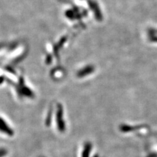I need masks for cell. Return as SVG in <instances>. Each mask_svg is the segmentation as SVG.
Instances as JSON below:
<instances>
[{
	"mask_svg": "<svg viewBox=\"0 0 157 157\" xmlns=\"http://www.w3.org/2000/svg\"><path fill=\"white\" fill-rule=\"evenodd\" d=\"M63 111L62 106L60 104H58L57 107L56 112V122L58 127V130L61 132H64L65 130V123L63 121Z\"/></svg>",
	"mask_w": 157,
	"mask_h": 157,
	"instance_id": "6da1fadb",
	"label": "cell"
},
{
	"mask_svg": "<svg viewBox=\"0 0 157 157\" xmlns=\"http://www.w3.org/2000/svg\"><path fill=\"white\" fill-rule=\"evenodd\" d=\"M0 130L4 132V133H6L9 136H12L13 134V130L10 128L6 124V122L2 118H0Z\"/></svg>",
	"mask_w": 157,
	"mask_h": 157,
	"instance_id": "7a4b0ae2",
	"label": "cell"
},
{
	"mask_svg": "<svg viewBox=\"0 0 157 157\" xmlns=\"http://www.w3.org/2000/svg\"><path fill=\"white\" fill-rule=\"evenodd\" d=\"M93 71H94V67L92 66H87L84 69H82V70H80L79 71H78L77 76L79 77H82L90 74V73H92Z\"/></svg>",
	"mask_w": 157,
	"mask_h": 157,
	"instance_id": "3957f363",
	"label": "cell"
},
{
	"mask_svg": "<svg viewBox=\"0 0 157 157\" xmlns=\"http://www.w3.org/2000/svg\"><path fill=\"white\" fill-rule=\"evenodd\" d=\"M92 146L90 144H87L85 147V149L83 151V153H82V157H88L90 155V152L91 151Z\"/></svg>",
	"mask_w": 157,
	"mask_h": 157,
	"instance_id": "277c9868",
	"label": "cell"
},
{
	"mask_svg": "<svg viewBox=\"0 0 157 157\" xmlns=\"http://www.w3.org/2000/svg\"><path fill=\"white\" fill-rule=\"evenodd\" d=\"M22 94H23L24 95L29 96V97H31V96H33L32 92L30 90H29L28 88H27V87L23 88L22 89Z\"/></svg>",
	"mask_w": 157,
	"mask_h": 157,
	"instance_id": "5b68a950",
	"label": "cell"
},
{
	"mask_svg": "<svg viewBox=\"0 0 157 157\" xmlns=\"http://www.w3.org/2000/svg\"><path fill=\"white\" fill-rule=\"evenodd\" d=\"M7 153V151L5 149H0V157H3L5 155H6Z\"/></svg>",
	"mask_w": 157,
	"mask_h": 157,
	"instance_id": "8992f818",
	"label": "cell"
},
{
	"mask_svg": "<svg viewBox=\"0 0 157 157\" xmlns=\"http://www.w3.org/2000/svg\"><path fill=\"white\" fill-rule=\"evenodd\" d=\"M2 81H3V78L0 77V83H1Z\"/></svg>",
	"mask_w": 157,
	"mask_h": 157,
	"instance_id": "52a82bcc",
	"label": "cell"
}]
</instances>
